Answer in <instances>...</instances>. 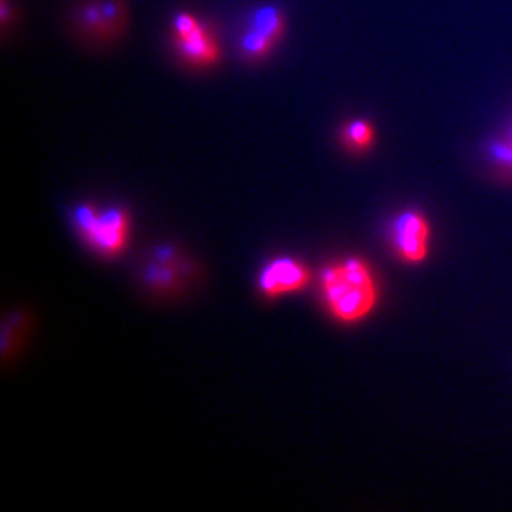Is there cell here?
Here are the masks:
<instances>
[{
  "instance_id": "cell-5",
  "label": "cell",
  "mask_w": 512,
  "mask_h": 512,
  "mask_svg": "<svg viewBox=\"0 0 512 512\" xmlns=\"http://www.w3.org/2000/svg\"><path fill=\"white\" fill-rule=\"evenodd\" d=\"M311 281V272L302 262L279 258L269 262L259 275V288L266 296L286 295L301 291Z\"/></svg>"
},
{
  "instance_id": "cell-9",
  "label": "cell",
  "mask_w": 512,
  "mask_h": 512,
  "mask_svg": "<svg viewBox=\"0 0 512 512\" xmlns=\"http://www.w3.org/2000/svg\"><path fill=\"white\" fill-rule=\"evenodd\" d=\"M82 23L87 29L92 32H103L107 33L116 22H113L107 16L106 10L103 8V2L101 3H90L86 8L82 9Z\"/></svg>"
},
{
  "instance_id": "cell-1",
  "label": "cell",
  "mask_w": 512,
  "mask_h": 512,
  "mask_svg": "<svg viewBox=\"0 0 512 512\" xmlns=\"http://www.w3.org/2000/svg\"><path fill=\"white\" fill-rule=\"evenodd\" d=\"M323 299L340 322L366 318L377 303L375 276L366 262L350 258L326 268L320 281Z\"/></svg>"
},
{
  "instance_id": "cell-4",
  "label": "cell",
  "mask_w": 512,
  "mask_h": 512,
  "mask_svg": "<svg viewBox=\"0 0 512 512\" xmlns=\"http://www.w3.org/2000/svg\"><path fill=\"white\" fill-rule=\"evenodd\" d=\"M430 225L417 211L402 212L392 224V242L403 261L419 264L429 254Z\"/></svg>"
},
{
  "instance_id": "cell-8",
  "label": "cell",
  "mask_w": 512,
  "mask_h": 512,
  "mask_svg": "<svg viewBox=\"0 0 512 512\" xmlns=\"http://www.w3.org/2000/svg\"><path fill=\"white\" fill-rule=\"evenodd\" d=\"M274 46L275 43L271 39L259 33L258 30L251 28V26H249V29L241 39L242 53H244V56L249 57V59H261V57L269 55Z\"/></svg>"
},
{
  "instance_id": "cell-7",
  "label": "cell",
  "mask_w": 512,
  "mask_h": 512,
  "mask_svg": "<svg viewBox=\"0 0 512 512\" xmlns=\"http://www.w3.org/2000/svg\"><path fill=\"white\" fill-rule=\"evenodd\" d=\"M375 128L366 120L350 121L342 131V140L346 147L363 151L375 141Z\"/></svg>"
},
{
  "instance_id": "cell-2",
  "label": "cell",
  "mask_w": 512,
  "mask_h": 512,
  "mask_svg": "<svg viewBox=\"0 0 512 512\" xmlns=\"http://www.w3.org/2000/svg\"><path fill=\"white\" fill-rule=\"evenodd\" d=\"M74 221L80 234L97 251L116 254L126 247L128 215L121 208L97 211L93 205H80L74 212Z\"/></svg>"
},
{
  "instance_id": "cell-10",
  "label": "cell",
  "mask_w": 512,
  "mask_h": 512,
  "mask_svg": "<svg viewBox=\"0 0 512 512\" xmlns=\"http://www.w3.org/2000/svg\"><path fill=\"white\" fill-rule=\"evenodd\" d=\"M493 156L501 163L511 165L512 167V131L508 143H497L493 146Z\"/></svg>"
},
{
  "instance_id": "cell-3",
  "label": "cell",
  "mask_w": 512,
  "mask_h": 512,
  "mask_svg": "<svg viewBox=\"0 0 512 512\" xmlns=\"http://www.w3.org/2000/svg\"><path fill=\"white\" fill-rule=\"evenodd\" d=\"M173 39L178 55L191 66L211 67L220 60L217 37L191 13L181 12L175 16Z\"/></svg>"
},
{
  "instance_id": "cell-6",
  "label": "cell",
  "mask_w": 512,
  "mask_h": 512,
  "mask_svg": "<svg viewBox=\"0 0 512 512\" xmlns=\"http://www.w3.org/2000/svg\"><path fill=\"white\" fill-rule=\"evenodd\" d=\"M251 28L258 30L259 33L271 39L276 43L285 32V18L281 10L266 6L256 10L251 19Z\"/></svg>"
}]
</instances>
